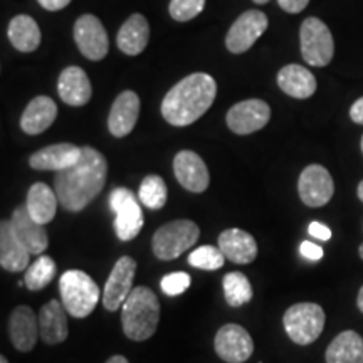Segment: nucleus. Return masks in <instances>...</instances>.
Masks as SVG:
<instances>
[{"mask_svg": "<svg viewBox=\"0 0 363 363\" xmlns=\"http://www.w3.org/2000/svg\"><path fill=\"white\" fill-rule=\"evenodd\" d=\"M74 40L78 49L89 61H101L110 51L106 29L93 13H84L74 24Z\"/></svg>", "mask_w": 363, "mask_h": 363, "instance_id": "9d476101", "label": "nucleus"}, {"mask_svg": "<svg viewBox=\"0 0 363 363\" xmlns=\"http://www.w3.org/2000/svg\"><path fill=\"white\" fill-rule=\"evenodd\" d=\"M279 7L283 9L284 12L289 13H299L303 12L310 4V0H278Z\"/></svg>", "mask_w": 363, "mask_h": 363, "instance_id": "e433bc0d", "label": "nucleus"}, {"mask_svg": "<svg viewBox=\"0 0 363 363\" xmlns=\"http://www.w3.org/2000/svg\"><path fill=\"white\" fill-rule=\"evenodd\" d=\"M206 7V0H172L169 6L170 17L177 22L195 19Z\"/></svg>", "mask_w": 363, "mask_h": 363, "instance_id": "72a5a7b5", "label": "nucleus"}, {"mask_svg": "<svg viewBox=\"0 0 363 363\" xmlns=\"http://www.w3.org/2000/svg\"><path fill=\"white\" fill-rule=\"evenodd\" d=\"M308 233L313 238L320 239V240H330L331 239V230L328 225L321 224V222H311L310 227H308Z\"/></svg>", "mask_w": 363, "mask_h": 363, "instance_id": "4c0bfd02", "label": "nucleus"}, {"mask_svg": "<svg viewBox=\"0 0 363 363\" xmlns=\"http://www.w3.org/2000/svg\"><path fill=\"white\" fill-rule=\"evenodd\" d=\"M227 305L233 308L244 306L252 299V286L242 272H229L222 279Z\"/></svg>", "mask_w": 363, "mask_h": 363, "instance_id": "c756f323", "label": "nucleus"}, {"mask_svg": "<svg viewBox=\"0 0 363 363\" xmlns=\"http://www.w3.org/2000/svg\"><path fill=\"white\" fill-rule=\"evenodd\" d=\"M350 118L353 123L363 125V96L358 98L350 108Z\"/></svg>", "mask_w": 363, "mask_h": 363, "instance_id": "ea45409f", "label": "nucleus"}, {"mask_svg": "<svg viewBox=\"0 0 363 363\" xmlns=\"http://www.w3.org/2000/svg\"><path fill=\"white\" fill-rule=\"evenodd\" d=\"M254 4H257V6H264V4L269 2V0H252Z\"/></svg>", "mask_w": 363, "mask_h": 363, "instance_id": "c03bdc74", "label": "nucleus"}, {"mask_svg": "<svg viewBox=\"0 0 363 363\" xmlns=\"http://www.w3.org/2000/svg\"><path fill=\"white\" fill-rule=\"evenodd\" d=\"M56 262L49 256H40L34 264H30L26 269L24 284L30 291H40L48 286L51 281L56 278Z\"/></svg>", "mask_w": 363, "mask_h": 363, "instance_id": "7c9ffc66", "label": "nucleus"}, {"mask_svg": "<svg viewBox=\"0 0 363 363\" xmlns=\"http://www.w3.org/2000/svg\"><path fill=\"white\" fill-rule=\"evenodd\" d=\"M325 311L315 303H298L289 306L283 316V325L288 337L296 345L316 342L325 328Z\"/></svg>", "mask_w": 363, "mask_h": 363, "instance_id": "423d86ee", "label": "nucleus"}, {"mask_svg": "<svg viewBox=\"0 0 363 363\" xmlns=\"http://www.w3.org/2000/svg\"><path fill=\"white\" fill-rule=\"evenodd\" d=\"M175 179L189 192L202 194L211 184V175L206 162L192 150H182L174 158Z\"/></svg>", "mask_w": 363, "mask_h": 363, "instance_id": "2eb2a0df", "label": "nucleus"}, {"mask_svg": "<svg viewBox=\"0 0 363 363\" xmlns=\"http://www.w3.org/2000/svg\"><path fill=\"white\" fill-rule=\"evenodd\" d=\"M358 252H360V257L363 259V244L360 246V249H358Z\"/></svg>", "mask_w": 363, "mask_h": 363, "instance_id": "49530a36", "label": "nucleus"}, {"mask_svg": "<svg viewBox=\"0 0 363 363\" xmlns=\"http://www.w3.org/2000/svg\"><path fill=\"white\" fill-rule=\"evenodd\" d=\"M357 194H358V199L363 202V180L358 184V189H357Z\"/></svg>", "mask_w": 363, "mask_h": 363, "instance_id": "37998d69", "label": "nucleus"}, {"mask_svg": "<svg viewBox=\"0 0 363 363\" xmlns=\"http://www.w3.org/2000/svg\"><path fill=\"white\" fill-rule=\"evenodd\" d=\"M38 2L40 4V7L45 9V11L57 12L69 6L71 0H38Z\"/></svg>", "mask_w": 363, "mask_h": 363, "instance_id": "58836bf2", "label": "nucleus"}, {"mask_svg": "<svg viewBox=\"0 0 363 363\" xmlns=\"http://www.w3.org/2000/svg\"><path fill=\"white\" fill-rule=\"evenodd\" d=\"M140 116V98L135 91L118 94L108 116V130L116 138H123L133 131Z\"/></svg>", "mask_w": 363, "mask_h": 363, "instance_id": "dca6fc26", "label": "nucleus"}, {"mask_svg": "<svg viewBox=\"0 0 363 363\" xmlns=\"http://www.w3.org/2000/svg\"><path fill=\"white\" fill-rule=\"evenodd\" d=\"M110 206L116 214L115 233L120 240H131L143 227V212L131 190L118 187L110 194Z\"/></svg>", "mask_w": 363, "mask_h": 363, "instance_id": "6e6552de", "label": "nucleus"}, {"mask_svg": "<svg viewBox=\"0 0 363 363\" xmlns=\"http://www.w3.org/2000/svg\"><path fill=\"white\" fill-rule=\"evenodd\" d=\"M57 118V106L49 96H35L21 116V128L27 135H40Z\"/></svg>", "mask_w": 363, "mask_h": 363, "instance_id": "a878e982", "label": "nucleus"}, {"mask_svg": "<svg viewBox=\"0 0 363 363\" xmlns=\"http://www.w3.org/2000/svg\"><path fill=\"white\" fill-rule=\"evenodd\" d=\"M301 56L306 65L325 67L328 66L335 54V43L328 26L318 17H308L299 27Z\"/></svg>", "mask_w": 363, "mask_h": 363, "instance_id": "0eeeda50", "label": "nucleus"}, {"mask_svg": "<svg viewBox=\"0 0 363 363\" xmlns=\"http://www.w3.org/2000/svg\"><path fill=\"white\" fill-rule=\"evenodd\" d=\"M83 148L72 143H54L38 150L29 158V165L34 170H54L61 172L69 169L81 158Z\"/></svg>", "mask_w": 363, "mask_h": 363, "instance_id": "6ab92c4d", "label": "nucleus"}, {"mask_svg": "<svg viewBox=\"0 0 363 363\" xmlns=\"http://www.w3.org/2000/svg\"><path fill=\"white\" fill-rule=\"evenodd\" d=\"M57 93L59 98L69 106H84L88 104L93 94L91 81L84 69L79 66H67L65 71L59 74L57 79Z\"/></svg>", "mask_w": 363, "mask_h": 363, "instance_id": "aec40b11", "label": "nucleus"}, {"mask_svg": "<svg viewBox=\"0 0 363 363\" xmlns=\"http://www.w3.org/2000/svg\"><path fill=\"white\" fill-rule=\"evenodd\" d=\"M59 293L66 311L74 318H88L99 301L98 284L79 269H69L61 276Z\"/></svg>", "mask_w": 363, "mask_h": 363, "instance_id": "20e7f679", "label": "nucleus"}, {"mask_svg": "<svg viewBox=\"0 0 363 363\" xmlns=\"http://www.w3.org/2000/svg\"><path fill=\"white\" fill-rule=\"evenodd\" d=\"M81 158L69 169L57 172L54 190L59 203L69 212H81L101 194L106 184L108 162L93 147H81Z\"/></svg>", "mask_w": 363, "mask_h": 363, "instance_id": "f257e3e1", "label": "nucleus"}, {"mask_svg": "<svg viewBox=\"0 0 363 363\" xmlns=\"http://www.w3.org/2000/svg\"><path fill=\"white\" fill-rule=\"evenodd\" d=\"M59 199L56 195V190L48 187L43 182H38L27 192L26 207L29 211L30 217L39 224L48 225L57 212Z\"/></svg>", "mask_w": 363, "mask_h": 363, "instance_id": "bb28decb", "label": "nucleus"}, {"mask_svg": "<svg viewBox=\"0 0 363 363\" xmlns=\"http://www.w3.org/2000/svg\"><path fill=\"white\" fill-rule=\"evenodd\" d=\"M7 35L11 44L21 52H34L40 45V39H43L38 22L26 13L13 17L9 24Z\"/></svg>", "mask_w": 363, "mask_h": 363, "instance_id": "cd10ccee", "label": "nucleus"}, {"mask_svg": "<svg viewBox=\"0 0 363 363\" xmlns=\"http://www.w3.org/2000/svg\"><path fill=\"white\" fill-rule=\"evenodd\" d=\"M140 201L145 207L158 211L167 203V184L160 175H147L138 189Z\"/></svg>", "mask_w": 363, "mask_h": 363, "instance_id": "2f4dec72", "label": "nucleus"}, {"mask_svg": "<svg viewBox=\"0 0 363 363\" xmlns=\"http://www.w3.org/2000/svg\"><path fill=\"white\" fill-rule=\"evenodd\" d=\"M65 305L51 299L48 305L40 308L39 313V331L40 340L45 345H57L66 342L67 335H69V326H67Z\"/></svg>", "mask_w": 363, "mask_h": 363, "instance_id": "5701e85b", "label": "nucleus"}, {"mask_svg": "<svg viewBox=\"0 0 363 363\" xmlns=\"http://www.w3.org/2000/svg\"><path fill=\"white\" fill-rule=\"evenodd\" d=\"M269 21L261 11H247L235 19L225 35V48L233 54H242L266 33Z\"/></svg>", "mask_w": 363, "mask_h": 363, "instance_id": "1a4fd4ad", "label": "nucleus"}, {"mask_svg": "<svg viewBox=\"0 0 363 363\" xmlns=\"http://www.w3.org/2000/svg\"><path fill=\"white\" fill-rule=\"evenodd\" d=\"M362 153H363V136H362Z\"/></svg>", "mask_w": 363, "mask_h": 363, "instance_id": "de8ad7c7", "label": "nucleus"}, {"mask_svg": "<svg viewBox=\"0 0 363 363\" xmlns=\"http://www.w3.org/2000/svg\"><path fill=\"white\" fill-rule=\"evenodd\" d=\"M225 256L219 247L214 246H202L190 252L189 264L203 271H217L224 266Z\"/></svg>", "mask_w": 363, "mask_h": 363, "instance_id": "473e14b6", "label": "nucleus"}, {"mask_svg": "<svg viewBox=\"0 0 363 363\" xmlns=\"http://www.w3.org/2000/svg\"><path fill=\"white\" fill-rule=\"evenodd\" d=\"M278 86L288 96L308 99L316 93L318 83L310 69L299 65H288L278 72Z\"/></svg>", "mask_w": 363, "mask_h": 363, "instance_id": "393cba45", "label": "nucleus"}, {"mask_svg": "<svg viewBox=\"0 0 363 363\" xmlns=\"http://www.w3.org/2000/svg\"><path fill=\"white\" fill-rule=\"evenodd\" d=\"M190 283H192V279L187 272H172L162 279L160 288L167 296H179V294L187 291Z\"/></svg>", "mask_w": 363, "mask_h": 363, "instance_id": "f704fd0d", "label": "nucleus"}, {"mask_svg": "<svg viewBox=\"0 0 363 363\" xmlns=\"http://www.w3.org/2000/svg\"><path fill=\"white\" fill-rule=\"evenodd\" d=\"M201 229L192 220L179 219L158 227L153 234L152 249L153 254L162 261H172L182 256L187 249L197 242Z\"/></svg>", "mask_w": 363, "mask_h": 363, "instance_id": "39448f33", "label": "nucleus"}, {"mask_svg": "<svg viewBox=\"0 0 363 363\" xmlns=\"http://www.w3.org/2000/svg\"><path fill=\"white\" fill-rule=\"evenodd\" d=\"M9 335L11 342L19 352H30L40 338L39 318L29 306H17L11 313L9 320Z\"/></svg>", "mask_w": 363, "mask_h": 363, "instance_id": "f3484780", "label": "nucleus"}, {"mask_svg": "<svg viewBox=\"0 0 363 363\" xmlns=\"http://www.w3.org/2000/svg\"><path fill=\"white\" fill-rule=\"evenodd\" d=\"M298 194L308 207H323L335 194V184L323 165H308L298 180Z\"/></svg>", "mask_w": 363, "mask_h": 363, "instance_id": "f8f14e48", "label": "nucleus"}, {"mask_svg": "<svg viewBox=\"0 0 363 363\" xmlns=\"http://www.w3.org/2000/svg\"><path fill=\"white\" fill-rule=\"evenodd\" d=\"M299 251H301L303 256L310 261H320L321 257H323V249H321L320 246H316V244L310 242V240H303Z\"/></svg>", "mask_w": 363, "mask_h": 363, "instance_id": "c9c22d12", "label": "nucleus"}, {"mask_svg": "<svg viewBox=\"0 0 363 363\" xmlns=\"http://www.w3.org/2000/svg\"><path fill=\"white\" fill-rule=\"evenodd\" d=\"M160 321V301L147 286H136L121 306V325L133 342L153 337Z\"/></svg>", "mask_w": 363, "mask_h": 363, "instance_id": "7ed1b4c3", "label": "nucleus"}, {"mask_svg": "<svg viewBox=\"0 0 363 363\" xmlns=\"http://www.w3.org/2000/svg\"><path fill=\"white\" fill-rule=\"evenodd\" d=\"M219 249L224 252V256L235 264H251L257 257V242L251 234L246 230L238 229H225L219 235Z\"/></svg>", "mask_w": 363, "mask_h": 363, "instance_id": "412c9836", "label": "nucleus"}, {"mask_svg": "<svg viewBox=\"0 0 363 363\" xmlns=\"http://www.w3.org/2000/svg\"><path fill=\"white\" fill-rule=\"evenodd\" d=\"M0 363H9V360H7V358H6V357H4V355H2V357H0Z\"/></svg>", "mask_w": 363, "mask_h": 363, "instance_id": "a18cd8bd", "label": "nucleus"}, {"mask_svg": "<svg viewBox=\"0 0 363 363\" xmlns=\"http://www.w3.org/2000/svg\"><path fill=\"white\" fill-rule=\"evenodd\" d=\"M150 40V24L142 13H133L123 22L116 35V44L126 56H138Z\"/></svg>", "mask_w": 363, "mask_h": 363, "instance_id": "b1692460", "label": "nucleus"}, {"mask_svg": "<svg viewBox=\"0 0 363 363\" xmlns=\"http://www.w3.org/2000/svg\"><path fill=\"white\" fill-rule=\"evenodd\" d=\"M216 353L227 363H244L251 358L254 342L244 326L227 323L217 331L214 340Z\"/></svg>", "mask_w": 363, "mask_h": 363, "instance_id": "ddd939ff", "label": "nucleus"}, {"mask_svg": "<svg viewBox=\"0 0 363 363\" xmlns=\"http://www.w3.org/2000/svg\"><path fill=\"white\" fill-rule=\"evenodd\" d=\"M271 120L269 104L262 99H246L227 111L225 121L235 135H251L264 128Z\"/></svg>", "mask_w": 363, "mask_h": 363, "instance_id": "9b49d317", "label": "nucleus"}, {"mask_svg": "<svg viewBox=\"0 0 363 363\" xmlns=\"http://www.w3.org/2000/svg\"><path fill=\"white\" fill-rule=\"evenodd\" d=\"M11 224L17 239L24 244L30 254H43L49 246L48 230L43 224L35 222L27 211L26 203L19 206L12 212Z\"/></svg>", "mask_w": 363, "mask_h": 363, "instance_id": "a211bd4d", "label": "nucleus"}, {"mask_svg": "<svg viewBox=\"0 0 363 363\" xmlns=\"http://www.w3.org/2000/svg\"><path fill=\"white\" fill-rule=\"evenodd\" d=\"M106 363H130L128 358H125L123 355H115L111 358H108Z\"/></svg>", "mask_w": 363, "mask_h": 363, "instance_id": "a19ab883", "label": "nucleus"}, {"mask_svg": "<svg viewBox=\"0 0 363 363\" xmlns=\"http://www.w3.org/2000/svg\"><path fill=\"white\" fill-rule=\"evenodd\" d=\"M135 272L136 261L133 257L123 256L116 261L103 291V305L108 311H116L123 306L126 298L133 291Z\"/></svg>", "mask_w": 363, "mask_h": 363, "instance_id": "4468645a", "label": "nucleus"}, {"mask_svg": "<svg viewBox=\"0 0 363 363\" xmlns=\"http://www.w3.org/2000/svg\"><path fill=\"white\" fill-rule=\"evenodd\" d=\"M30 254L17 239L11 220L0 222V266L11 272H19L29 267Z\"/></svg>", "mask_w": 363, "mask_h": 363, "instance_id": "4be33fe9", "label": "nucleus"}, {"mask_svg": "<svg viewBox=\"0 0 363 363\" xmlns=\"http://www.w3.org/2000/svg\"><path fill=\"white\" fill-rule=\"evenodd\" d=\"M357 305H358V310H360L363 313V286L362 289L358 291V296H357Z\"/></svg>", "mask_w": 363, "mask_h": 363, "instance_id": "79ce46f5", "label": "nucleus"}, {"mask_svg": "<svg viewBox=\"0 0 363 363\" xmlns=\"http://www.w3.org/2000/svg\"><path fill=\"white\" fill-rule=\"evenodd\" d=\"M217 96V83L211 74L194 72L180 79L162 101V116L174 126H189L206 115Z\"/></svg>", "mask_w": 363, "mask_h": 363, "instance_id": "f03ea898", "label": "nucleus"}, {"mask_svg": "<svg viewBox=\"0 0 363 363\" xmlns=\"http://www.w3.org/2000/svg\"><path fill=\"white\" fill-rule=\"evenodd\" d=\"M326 363H363V338L357 331H343L326 350Z\"/></svg>", "mask_w": 363, "mask_h": 363, "instance_id": "c85d7f7f", "label": "nucleus"}]
</instances>
